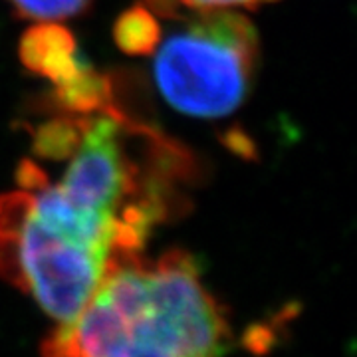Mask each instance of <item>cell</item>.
<instances>
[{"label": "cell", "instance_id": "obj_1", "mask_svg": "<svg viewBox=\"0 0 357 357\" xmlns=\"http://www.w3.org/2000/svg\"><path fill=\"white\" fill-rule=\"evenodd\" d=\"M230 328L183 250L133 256L103 278L72 319L42 344L44 357H225Z\"/></svg>", "mask_w": 357, "mask_h": 357}, {"label": "cell", "instance_id": "obj_2", "mask_svg": "<svg viewBox=\"0 0 357 357\" xmlns=\"http://www.w3.org/2000/svg\"><path fill=\"white\" fill-rule=\"evenodd\" d=\"M16 181L20 189L0 197V276L62 324L117 264L143 255L145 243L74 206L32 159L20 163Z\"/></svg>", "mask_w": 357, "mask_h": 357}, {"label": "cell", "instance_id": "obj_3", "mask_svg": "<svg viewBox=\"0 0 357 357\" xmlns=\"http://www.w3.org/2000/svg\"><path fill=\"white\" fill-rule=\"evenodd\" d=\"M258 52L255 26L241 13H195L153 52L155 84L181 114L225 117L246 100Z\"/></svg>", "mask_w": 357, "mask_h": 357}, {"label": "cell", "instance_id": "obj_4", "mask_svg": "<svg viewBox=\"0 0 357 357\" xmlns=\"http://www.w3.org/2000/svg\"><path fill=\"white\" fill-rule=\"evenodd\" d=\"M18 54L28 72L50 79L52 86L62 84L86 66L77 56L72 32L56 22L30 26L20 40Z\"/></svg>", "mask_w": 357, "mask_h": 357}, {"label": "cell", "instance_id": "obj_5", "mask_svg": "<svg viewBox=\"0 0 357 357\" xmlns=\"http://www.w3.org/2000/svg\"><path fill=\"white\" fill-rule=\"evenodd\" d=\"M114 40L128 56H151L161 42V24L147 6L137 4L117 18Z\"/></svg>", "mask_w": 357, "mask_h": 357}, {"label": "cell", "instance_id": "obj_6", "mask_svg": "<svg viewBox=\"0 0 357 357\" xmlns=\"http://www.w3.org/2000/svg\"><path fill=\"white\" fill-rule=\"evenodd\" d=\"M14 13L32 22H62L84 13L91 0H6Z\"/></svg>", "mask_w": 357, "mask_h": 357}, {"label": "cell", "instance_id": "obj_7", "mask_svg": "<svg viewBox=\"0 0 357 357\" xmlns=\"http://www.w3.org/2000/svg\"><path fill=\"white\" fill-rule=\"evenodd\" d=\"M183 8L191 13H213V10H234V8H256L274 0H178Z\"/></svg>", "mask_w": 357, "mask_h": 357}]
</instances>
